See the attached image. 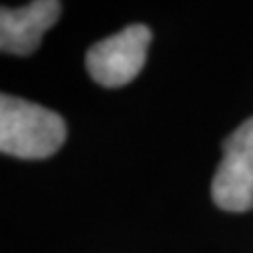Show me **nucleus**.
I'll list each match as a JSON object with an SVG mask.
<instances>
[{"instance_id": "obj_1", "label": "nucleus", "mask_w": 253, "mask_h": 253, "mask_svg": "<svg viewBox=\"0 0 253 253\" xmlns=\"http://www.w3.org/2000/svg\"><path fill=\"white\" fill-rule=\"evenodd\" d=\"M66 141V123L49 108L2 95L0 97V150L17 158L53 156Z\"/></svg>"}, {"instance_id": "obj_2", "label": "nucleus", "mask_w": 253, "mask_h": 253, "mask_svg": "<svg viewBox=\"0 0 253 253\" xmlns=\"http://www.w3.org/2000/svg\"><path fill=\"white\" fill-rule=\"evenodd\" d=\"M150 42L152 32L141 23L126 26L125 30L99 41L86 53V68L91 78L108 89L131 83L146 66Z\"/></svg>"}, {"instance_id": "obj_4", "label": "nucleus", "mask_w": 253, "mask_h": 253, "mask_svg": "<svg viewBox=\"0 0 253 253\" xmlns=\"http://www.w3.org/2000/svg\"><path fill=\"white\" fill-rule=\"evenodd\" d=\"M61 15L59 0H32L21 9L0 11V49L9 55H30L38 49L42 34Z\"/></svg>"}, {"instance_id": "obj_3", "label": "nucleus", "mask_w": 253, "mask_h": 253, "mask_svg": "<svg viewBox=\"0 0 253 253\" xmlns=\"http://www.w3.org/2000/svg\"><path fill=\"white\" fill-rule=\"evenodd\" d=\"M211 196L224 211L253 209V118L224 141V158L213 177Z\"/></svg>"}]
</instances>
